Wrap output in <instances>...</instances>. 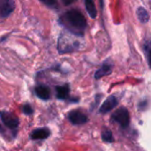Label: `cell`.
I'll list each match as a JSON object with an SVG mask.
<instances>
[{
    "instance_id": "obj_1",
    "label": "cell",
    "mask_w": 151,
    "mask_h": 151,
    "mask_svg": "<svg viewBox=\"0 0 151 151\" xmlns=\"http://www.w3.org/2000/svg\"><path fill=\"white\" fill-rule=\"evenodd\" d=\"M59 21L74 35H82L87 27L85 17L80 11L76 9H72L65 12L59 18Z\"/></svg>"
},
{
    "instance_id": "obj_2",
    "label": "cell",
    "mask_w": 151,
    "mask_h": 151,
    "mask_svg": "<svg viewBox=\"0 0 151 151\" xmlns=\"http://www.w3.org/2000/svg\"><path fill=\"white\" fill-rule=\"evenodd\" d=\"M79 47V42L70 39V37L62 35L58 39V51L60 53H66L77 49Z\"/></svg>"
},
{
    "instance_id": "obj_3",
    "label": "cell",
    "mask_w": 151,
    "mask_h": 151,
    "mask_svg": "<svg viewBox=\"0 0 151 151\" xmlns=\"http://www.w3.org/2000/svg\"><path fill=\"white\" fill-rule=\"evenodd\" d=\"M111 119L113 121L118 123L121 127H127L130 122V116L129 112L127 108L121 107L118 109L111 116Z\"/></svg>"
},
{
    "instance_id": "obj_4",
    "label": "cell",
    "mask_w": 151,
    "mask_h": 151,
    "mask_svg": "<svg viewBox=\"0 0 151 151\" xmlns=\"http://www.w3.org/2000/svg\"><path fill=\"white\" fill-rule=\"evenodd\" d=\"M0 119L9 130L11 131H16L19 127V119L18 118L11 112L8 111H0Z\"/></svg>"
},
{
    "instance_id": "obj_5",
    "label": "cell",
    "mask_w": 151,
    "mask_h": 151,
    "mask_svg": "<svg viewBox=\"0 0 151 151\" xmlns=\"http://www.w3.org/2000/svg\"><path fill=\"white\" fill-rule=\"evenodd\" d=\"M15 3L12 0H0V18L8 17L14 10Z\"/></svg>"
},
{
    "instance_id": "obj_6",
    "label": "cell",
    "mask_w": 151,
    "mask_h": 151,
    "mask_svg": "<svg viewBox=\"0 0 151 151\" xmlns=\"http://www.w3.org/2000/svg\"><path fill=\"white\" fill-rule=\"evenodd\" d=\"M70 122L73 125H82L88 121V117L80 111H72L68 114Z\"/></svg>"
},
{
    "instance_id": "obj_7",
    "label": "cell",
    "mask_w": 151,
    "mask_h": 151,
    "mask_svg": "<svg viewBox=\"0 0 151 151\" xmlns=\"http://www.w3.org/2000/svg\"><path fill=\"white\" fill-rule=\"evenodd\" d=\"M117 105H118V99H117V97L114 96H111L102 104V106L99 109V112L100 113H104V114L107 113V112L111 111L112 109H114Z\"/></svg>"
},
{
    "instance_id": "obj_8",
    "label": "cell",
    "mask_w": 151,
    "mask_h": 151,
    "mask_svg": "<svg viewBox=\"0 0 151 151\" xmlns=\"http://www.w3.org/2000/svg\"><path fill=\"white\" fill-rule=\"evenodd\" d=\"M35 93L37 96V97L42 100H49L50 97V89L49 87L45 85H39L35 87Z\"/></svg>"
},
{
    "instance_id": "obj_9",
    "label": "cell",
    "mask_w": 151,
    "mask_h": 151,
    "mask_svg": "<svg viewBox=\"0 0 151 151\" xmlns=\"http://www.w3.org/2000/svg\"><path fill=\"white\" fill-rule=\"evenodd\" d=\"M50 134V131L44 127V128H39V129H35L34 130L31 134H30V138L32 140H44L46 138H48Z\"/></svg>"
},
{
    "instance_id": "obj_10",
    "label": "cell",
    "mask_w": 151,
    "mask_h": 151,
    "mask_svg": "<svg viewBox=\"0 0 151 151\" xmlns=\"http://www.w3.org/2000/svg\"><path fill=\"white\" fill-rule=\"evenodd\" d=\"M111 70H112V65L111 63H109L108 61L107 62H104L103 64V65L101 66V68H99L96 71V73H95V78L96 80H99L102 77L110 74L111 73Z\"/></svg>"
},
{
    "instance_id": "obj_11",
    "label": "cell",
    "mask_w": 151,
    "mask_h": 151,
    "mask_svg": "<svg viewBox=\"0 0 151 151\" xmlns=\"http://www.w3.org/2000/svg\"><path fill=\"white\" fill-rule=\"evenodd\" d=\"M56 92H57V97L60 100H65L68 97L69 95V86L64 85V86H58L56 87Z\"/></svg>"
},
{
    "instance_id": "obj_12",
    "label": "cell",
    "mask_w": 151,
    "mask_h": 151,
    "mask_svg": "<svg viewBox=\"0 0 151 151\" xmlns=\"http://www.w3.org/2000/svg\"><path fill=\"white\" fill-rule=\"evenodd\" d=\"M85 6H86V10L88 12L89 16L92 19H95L96 17V8L95 4L90 0H87V1H85Z\"/></svg>"
},
{
    "instance_id": "obj_13",
    "label": "cell",
    "mask_w": 151,
    "mask_h": 151,
    "mask_svg": "<svg viewBox=\"0 0 151 151\" xmlns=\"http://www.w3.org/2000/svg\"><path fill=\"white\" fill-rule=\"evenodd\" d=\"M137 16L139 18V19L142 22V23H146L149 21L150 19V16L149 13L147 12L146 9H144L143 7H139L137 10Z\"/></svg>"
},
{
    "instance_id": "obj_14",
    "label": "cell",
    "mask_w": 151,
    "mask_h": 151,
    "mask_svg": "<svg viewBox=\"0 0 151 151\" xmlns=\"http://www.w3.org/2000/svg\"><path fill=\"white\" fill-rule=\"evenodd\" d=\"M102 138L104 142H112L114 141L112 133L110 130H104L102 133Z\"/></svg>"
},
{
    "instance_id": "obj_15",
    "label": "cell",
    "mask_w": 151,
    "mask_h": 151,
    "mask_svg": "<svg viewBox=\"0 0 151 151\" xmlns=\"http://www.w3.org/2000/svg\"><path fill=\"white\" fill-rule=\"evenodd\" d=\"M22 111L24 114L26 115H31L33 112H34V110L33 108L29 105V104H25L23 107H22Z\"/></svg>"
},
{
    "instance_id": "obj_16",
    "label": "cell",
    "mask_w": 151,
    "mask_h": 151,
    "mask_svg": "<svg viewBox=\"0 0 151 151\" xmlns=\"http://www.w3.org/2000/svg\"><path fill=\"white\" fill-rule=\"evenodd\" d=\"M42 3H44L45 4L51 6V5H57V3L55 1H42Z\"/></svg>"
},
{
    "instance_id": "obj_17",
    "label": "cell",
    "mask_w": 151,
    "mask_h": 151,
    "mask_svg": "<svg viewBox=\"0 0 151 151\" xmlns=\"http://www.w3.org/2000/svg\"><path fill=\"white\" fill-rule=\"evenodd\" d=\"M148 61H149L150 67L151 68V49L149 50V52H148Z\"/></svg>"
}]
</instances>
